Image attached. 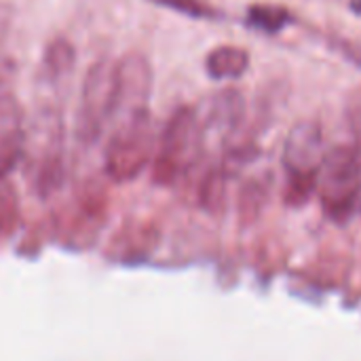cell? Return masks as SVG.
Segmentation results:
<instances>
[{"instance_id":"cell-15","label":"cell","mask_w":361,"mask_h":361,"mask_svg":"<svg viewBox=\"0 0 361 361\" xmlns=\"http://www.w3.org/2000/svg\"><path fill=\"white\" fill-rule=\"evenodd\" d=\"M157 6L186 15L190 19H220V11L207 0H148Z\"/></svg>"},{"instance_id":"cell-12","label":"cell","mask_w":361,"mask_h":361,"mask_svg":"<svg viewBox=\"0 0 361 361\" xmlns=\"http://www.w3.org/2000/svg\"><path fill=\"white\" fill-rule=\"evenodd\" d=\"M228 180L231 173L222 163L209 167L199 184V203L209 214H220L226 205V192H228Z\"/></svg>"},{"instance_id":"cell-16","label":"cell","mask_w":361,"mask_h":361,"mask_svg":"<svg viewBox=\"0 0 361 361\" xmlns=\"http://www.w3.org/2000/svg\"><path fill=\"white\" fill-rule=\"evenodd\" d=\"M19 220V197L11 182L0 180V237L8 235Z\"/></svg>"},{"instance_id":"cell-17","label":"cell","mask_w":361,"mask_h":361,"mask_svg":"<svg viewBox=\"0 0 361 361\" xmlns=\"http://www.w3.org/2000/svg\"><path fill=\"white\" fill-rule=\"evenodd\" d=\"M13 17H15V6L11 2H6V0H0V47L8 38L11 25H13Z\"/></svg>"},{"instance_id":"cell-13","label":"cell","mask_w":361,"mask_h":361,"mask_svg":"<svg viewBox=\"0 0 361 361\" xmlns=\"http://www.w3.org/2000/svg\"><path fill=\"white\" fill-rule=\"evenodd\" d=\"M27 148L25 133L21 125L0 129V180H6L19 165Z\"/></svg>"},{"instance_id":"cell-2","label":"cell","mask_w":361,"mask_h":361,"mask_svg":"<svg viewBox=\"0 0 361 361\" xmlns=\"http://www.w3.org/2000/svg\"><path fill=\"white\" fill-rule=\"evenodd\" d=\"M326 152L324 129L317 121H300L288 131L281 163L288 173L286 201L290 205H305L315 195Z\"/></svg>"},{"instance_id":"cell-3","label":"cell","mask_w":361,"mask_h":361,"mask_svg":"<svg viewBox=\"0 0 361 361\" xmlns=\"http://www.w3.org/2000/svg\"><path fill=\"white\" fill-rule=\"evenodd\" d=\"M315 192L330 220L343 224L355 214L361 192V152L357 146L343 144L326 152Z\"/></svg>"},{"instance_id":"cell-11","label":"cell","mask_w":361,"mask_h":361,"mask_svg":"<svg viewBox=\"0 0 361 361\" xmlns=\"http://www.w3.org/2000/svg\"><path fill=\"white\" fill-rule=\"evenodd\" d=\"M292 21H294V15L286 6L271 4V2H254L247 6V13H245V23L252 30L262 32L267 36H275L283 32Z\"/></svg>"},{"instance_id":"cell-1","label":"cell","mask_w":361,"mask_h":361,"mask_svg":"<svg viewBox=\"0 0 361 361\" xmlns=\"http://www.w3.org/2000/svg\"><path fill=\"white\" fill-rule=\"evenodd\" d=\"M201 118L192 106H180L167 118L152 157V182L159 186L176 184L190 171L203 154Z\"/></svg>"},{"instance_id":"cell-19","label":"cell","mask_w":361,"mask_h":361,"mask_svg":"<svg viewBox=\"0 0 361 361\" xmlns=\"http://www.w3.org/2000/svg\"><path fill=\"white\" fill-rule=\"evenodd\" d=\"M351 11L361 15V0H351Z\"/></svg>"},{"instance_id":"cell-5","label":"cell","mask_w":361,"mask_h":361,"mask_svg":"<svg viewBox=\"0 0 361 361\" xmlns=\"http://www.w3.org/2000/svg\"><path fill=\"white\" fill-rule=\"evenodd\" d=\"M114 118V63L99 57L85 74L76 114V137L80 144H95L106 125Z\"/></svg>"},{"instance_id":"cell-7","label":"cell","mask_w":361,"mask_h":361,"mask_svg":"<svg viewBox=\"0 0 361 361\" xmlns=\"http://www.w3.org/2000/svg\"><path fill=\"white\" fill-rule=\"evenodd\" d=\"M47 135L40 142V150L32 161V186L44 199L57 192L66 178L63 163V125L59 116L47 121Z\"/></svg>"},{"instance_id":"cell-18","label":"cell","mask_w":361,"mask_h":361,"mask_svg":"<svg viewBox=\"0 0 361 361\" xmlns=\"http://www.w3.org/2000/svg\"><path fill=\"white\" fill-rule=\"evenodd\" d=\"M341 49H343V53H345V57H347V59H351L355 66H360L361 68V44L360 42H343V44H341Z\"/></svg>"},{"instance_id":"cell-4","label":"cell","mask_w":361,"mask_h":361,"mask_svg":"<svg viewBox=\"0 0 361 361\" xmlns=\"http://www.w3.org/2000/svg\"><path fill=\"white\" fill-rule=\"evenodd\" d=\"M154 125L150 110L129 114L121 121L104 152V171L112 182L135 180L154 157Z\"/></svg>"},{"instance_id":"cell-9","label":"cell","mask_w":361,"mask_h":361,"mask_svg":"<svg viewBox=\"0 0 361 361\" xmlns=\"http://www.w3.org/2000/svg\"><path fill=\"white\" fill-rule=\"evenodd\" d=\"M250 68V51L237 44L214 47L205 57V72L214 80L241 78Z\"/></svg>"},{"instance_id":"cell-8","label":"cell","mask_w":361,"mask_h":361,"mask_svg":"<svg viewBox=\"0 0 361 361\" xmlns=\"http://www.w3.org/2000/svg\"><path fill=\"white\" fill-rule=\"evenodd\" d=\"M245 116V99L237 89H222L214 95L201 123L203 150L207 144H228Z\"/></svg>"},{"instance_id":"cell-14","label":"cell","mask_w":361,"mask_h":361,"mask_svg":"<svg viewBox=\"0 0 361 361\" xmlns=\"http://www.w3.org/2000/svg\"><path fill=\"white\" fill-rule=\"evenodd\" d=\"M269 197V184L260 178L247 180L239 192V216L243 222L256 220V216L262 212Z\"/></svg>"},{"instance_id":"cell-10","label":"cell","mask_w":361,"mask_h":361,"mask_svg":"<svg viewBox=\"0 0 361 361\" xmlns=\"http://www.w3.org/2000/svg\"><path fill=\"white\" fill-rule=\"evenodd\" d=\"M76 68V49L74 44L63 38L55 36L47 42L44 53H42V70L44 76L53 82H59L68 78Z\"/></svg>"},{"instance_id":"cell-6","label":"cell","mask_w":361,"mask_h":361,"mask_svg":"<svg viewBox=\"0 0 361 361\" xmlns=\"http://www.w3.org/2000/svg\"><path fill=\"white\" fill-rule=\"evenodd\" d=\"M152 95V66L140 51H127L114 63V116L148 110Z\"/></svg>"}]
</instances>
